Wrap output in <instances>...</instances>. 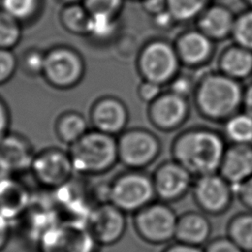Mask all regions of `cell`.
I'll list each match as a JSON object with an SVG mask.
<instances>
[{
	"label": "cell",
	"mask_w": 252,
	"mask_h": 252,
	"mask_svg": "<svg viewBox=\"0 0 252 252\" xmlns=\"http://www.w3.org/2000/svg\"><path fill=\"white\" fill-rule=\"evenodd\" d=\"M174 18L172 17V15L169 13V11L167 9L163 10L154 16V22L157 25V27L159 29H164V28L168 27V25L171 23V21Z\"/></svg>",
	"instance_id": "b9f144b4"
},
{
	"label": "cell",
	"mask_w": 252,
	"mask_h": 252,
	"mask_svg": "<svg viewBox=\"0 0 252 252\" xmlns=\"http://www.w3.org/2000/svg\"><path fill=\"white\" fill-rule=\"evenodd\" d=\"M236 41L244 48L252 49V12L242 15L233 25Z\"/></svg>",
	"instance_id": "4dcf8cb0"
},
{
	"label": "cell",
	"mask_w": 252,
	"mask_h": 252,
	"mask_svg": "<svg viewBox=\"0 0 252 252\" xmlns=\"http://www.w3.org/2000/svg\"><path fill=\"white\" fill-rule=\"evenodd\" d=\"M233 187L252 176V145L233 144L225 149L219 171Z\"/></svg>",
	"instance_id": "e0dca14e"
},
{
	"label": "cell",
	"mask_w": 252,
	"mask_h": 252,
	"mask_svg": "<svg viewBox=\"0 0 252 252\" xmlns=\"http://www.w3.org/2000/svg\"><path fill=\"white\" fill-rule=\"evenodd\" d=\"M178 49L183 60L188 63H197L208 56L211 45L205 34L192 32L180 38Z\"/></svg>",
	"instance_id": "7402d4cb"
},
{
	"label": "cell",
	"mask_w": 252,
	"mask_h": 252,
	"mask_svg": "<svg viewBox=\"0 0 252 252\" xmlns=\"http://www.w3.org/2000/svg\"><path fill=\"white\" fill-rule=\"evenodd\" d=\"M224 151L222 139L209 130L185 132L171 146L172 158L195 177L218 172Z\"/></svg>",
	"instance_id": "6da1fadb"
},
{
	"label": "cell",
	"mask_w": 252,
	"mask_h": 252,
	"mask_svg": "<svg viewBox=\"0 0 252 252\" xmlns=\"http://www.w3.org/2000/svg\"><path fill=\"white\" fill-rule=\"evenodd\" d=\"M0 9L22 24L38 12L39 0H0Z\"/></svg>",
	"instance_id": "83f0119b"
},
{
	"label": "cell",
	"mask_w": 252,
	"mask_h": 252,
	"mask_svg": "<svg viewBox=\"0 0 252 252\" xmlns=\"http://www.w3.org/2000/svg\"><path fill=\"white\" fill-rule=\"evenodd\" d=\"M12 220L0 214V251L6 247L10 240L12 234Z\"/></svg>",
	"instance_id": "74e56055"
},
{
	"label": "cell",
	"mask_w": 252,
	"mask_h": 252,
	"mask_svg": "<svg viewBox=\"0 0 252 252\" xmlns=\"http://www.w3.org/2000/svg\"><path fill=\"white\" fill-rule=\"evenodd\" d=\"M197 99L199 106L207 115L223 117L238 105L240 89L228 77L210 76L201 84Z\"/></svg>",
	"instance_id": "9c48e42d"
},
{
	"label": "cell",
	"mask_w": 252,
	"mask_h": 252,
	"mask_svg": "<svg viewBox=\"0 0 252 252\" xmlns=\"http://www.w3.org/2000/svg\"><path fill=\"white\" fill-rule=\"evenodd\" d=\"M161 252H203V247L193 246L173 240L172 242L166 244Z\"/></svg>",
	"instance_id": "ab89813d"
},
{
	"label": "cell",
	"mask_w": 252,
	"mask_h": 252,
	"mask_svg": "<svg viewBox=\"0 0 252 252\" xmlns=\"http://www.w3.org/2000/svg\"><path fill=\"white\" fill-rule=\"evenodd\" d=\"M245 104H246L248 111L250 112V115H252V87H250L246 93Z\"/></svg>",
	"instance_id": "ee69618b"
},
{
	"label": "cell",
	"mask_w": 252,
	"mask_h": 252,
	"mask_svg": "<svg viewBox=\"0 0 252 252\" xmlns=\"http://www.w3.org/2000/svg\"><path fill=\"white\" fill-rule=\"evenodd\" d=\"M3 174H4V173L2 172V169H1V167H0V177H1Z\"/></svg>",
	"instance_id": "bcb514c9"
},
{
	"label": "cell",
	"mask_w": 252,
	"mask_h": 252,
	"mask_svg": "<svg viewBox=\"0 0 252 252\" xmlns=\"http://www.w3.org/2000/svg\"><path fill=\"white\" fill-rule=\"evenodd\" d=\"M208 0H166V9L175 20L186 21L199 13Z\"/></svg>",
	"instance_id": "f546056e"
},
{
	"label": "cell",
	"mask_w": 252,
	"mask_h": 252,
	"mask_svg": "<svg viewBox=\"0 0 252 252\" xmlns=\"http://www.w3.org/2000/svg\"><path fill=\"white\" fill-rule=\"evenodd\" d=\"M118 160L129 169H146L160 155L161 145L152 132L133 128L124 130L117 138Z\"/></svg>",
	"instance_id": "8992f818"
},
{
	"label": "cell",
	"mask_w": 252,
	"mask_h": 252,
	"mask_svg": "<svg viewBox=\"0 0 252 252\" xmlns=\"http://www.w3.org/2000/svg\"><path fill=\"white\" fill-rule=\"evenodd\" d=\"M86 223L100 246L114 245L126 232V213L110 202L99 203L92 209Z\"/></svg>",
	"instance_id": "7c38bea8"
},
{
	"label": "cell",
	"mask_w": 252,
	"mask_h": 252,
	"mask_svg": "<svg viewBox=\"0 0 252 252\" xmlns=\"http://www.w3.org/2000/svg\"><path fill=\"white\" fill-rule=\"evenodd\" d=\"M69 147L74 170L84 176L104 174L119 162L117 138L95 129Z\"/></svg>",
	"instance_id": "7a4b0ae2"
},
{
	"label": "cell",
	"mask_w": 252,
	"mask_h": 252,
	"mask_svg": "<svg viewBox=\"0 0 252 252\" xmlns=\"http://www.w3.org/2000/svg\"><path fill=\"white\" fill-rule=\"evenodd\" d=\"M142 5L147 13L155 16L166 9V0H142Z\"/></svg>",
	"instance_id": "60d3db41"
},
{
	"label": "cell",
	"mask_w": 252,
	"mask_h": 252,
	"mask_svg": "<svg viewBox=\"0 0 252 252\" xmlns=\"http://www.w3.org/2000/svg\"><path fill=\"white\" fill-rule=\"evenodd\" d=\"M246 1H247V2H249V3L252 5V0H246Z\"/></svg>",
	"instance_id": "7dc6e473"
},
{
	"label": "cell",
	"mask_w": 252,
	"mask_h": 252,
	"mask_svg": "<svg viewBox=\"0 0 252 252\" xmlns=\"http://www.w3.org/2000/svg\"><path fill=\"white\" fill-rule=\"evenodd\" d=\"M128 110L125 104L113 96H104L95 101L91 110L90 120L94 129L116 136L126 130Z\"/></svg>",
	"instance_id": "9a60e30c"
},
{
	"label": "cell",
	"mask_w": 252,
	"mask_h": 252,
	"mask_svg": "<svg viewBox=\"0 0 252 252\" xmlns=\"http://www.w3.org/2000/svg\"><path fill=\"white\" fill-rule=\"evenodd\" d=\"M21 60L24 70L27 73L32 76L42 75L45 62V52L36 48H32L24 52Z\"/></svg>",
	"instance_id": "1f68e13d"
},
{
	"label": "cell",
	"mask_w": 252,
	"mask_h": 252,
	"mask_svg": "<svg viewBox=\"0 0 252 252\" xmlns=\"http://www.w3.org/2000/svg\"><path fill=\"white\" fill-rule=\"evenodd\" d=\"M225 234L244 252H252V211L232 215L226 223Z\"/></svg>",
	"instance_id": "ffe728a7"
},
{
	"label": "cell",
	"mask_w": 252,
	"mask_h": 252,
	"mask_svg": "<svg viewBox=\"0 0 252 252\" xmlns=\"http://www.w3.org/2000/svg\"><path fill=\"white\" fill-rule=\"evenodd\" d=\"M31 203L29 189L16 176L3 174L0 177V214L14 221L29 209Z\"/></svg>",
	"instance_id": "ac0fdd59"
},
{
	"label": "cell",
	"mask_w": 252,
	"mask_h": 252,
	"mask_svg": "<svg viewBox=\"0 0 252 252\" xmlns=\"http://www.w3.org/2000/svg\"><path fill=\"white\" fill-rule=\"evenodd\" d=\"M203 252H244L226 234L212 237L204 246Z\"/></svg>",
	"instance_id": "e575fe53"
},
{
	"label": "cell",
	"mask_w": 252,
	"mask_h": 252,
	"mask_svg": "<svg viewBox=\"0 0 252 252\" xmlns=\"http://www.w3.org/2000/svg\"><path fill=\"white\" fill-rule=\"evenodd\" d=\"M30 172L40 187L54 191L70 182L75 170L69 152L46 148L35 154Z\"/></svg>",
	"instance_id": "ba28073f"
},
{
	"label": "cell",
	"mask_w": 252,
	"mask_h": 252,
	"mask_svg": "<svg viewBox=\"0 0 252 252\" xmlns=\"http://www.w3.org/2000/svg\"><path fill=\"white\" fill-rule=\"evenodd\" d=\"M212 233L211 220L202 211L187 210L178 215L174 240L203 247L212 238Z\"/></svg>",
	"instance_id": "2e32d148"
},
{
	"label": "cell",
	"mask_w": 252,
	"mask_h": 252,
	"mask_svg": "<svg viewBox=\"0 0 252 252\" xmlns=\"http://www.w3.org/2000/svg\"><path fill=\"white\" fill-rule=\"evenodd\" d=\"M160 85L145 80L140 84L138 89V94L140 98L145 102H153L159 96Z\"/></svg>",
	"instance_id": "8d00e7d4"
},
{
	"label": "cell",
	"mask_w": 252,
	"mask_h": 252,
	"mask_svg": "<svg viewBox=\"0 0 252 252\" xmlns=\"http://www.w3.org/2000/svg\"><path fill=\"white\" fill-rule=\"evenodd\" d=\"M191 195L198 210L209 217L224 215L235 199L234 187L220 172L195 177Z\"/></svg>",
	"instance_id": "52a82bcc"
},
{
	"label": "cell",
	"mask_w": 252,
	"mask_h": 252,
	"mask_svg": "<svg viewBox=\"0 0 252 252\" xmlns=\"http://www.w3.org/2000/svg\"><path fill=\"white\" fill-rule=\"evenodd\" d=\"M189 89H190L189 82L186 79H183V78H179L171 84V93L181 95V96L183 94H187Z\"/></svg>",
	"instance_id": "7bdbcfd3"
},
{
	"label": "cell",
	"mask_w": 252,
	"mask_h": 252,
	"mask_svg": "<svg viewBox=\"0 0 252 252\" xmlns=\"http://www.w3.org/2000/svg\"><path fill=\"white\" fill-rule=\"evenodd\" d=\"M178 214L171 204L156 199L133 214V225L138 236L152 245H166L175 239Z\"/></svg>",
	"instance_id": "5b68a950"
},
{
	"label": "cell",
	"mask_w": 252,
	"mask_h": 252,
	"mask_svg": "<svg viewBox=\"0 0 252 252\" xmlns=\"http://www.w3.org/2000/svg\"><path fill=\"white\" fill-rule=\"evenodd\" d=\"M89 13L80 3L66 4L61 12V23L69 32L86 35V27Z\"/></svg>",
	"instance_id": "484cf974"
},
{
	"label": "cell",
	"mask_w": 252,
	"mask_h": 252,
	"mask_svg": "<svg viewBox=\"0 0 252 252\" xmlns=\"http://www.w3.org/2000/svg\"><path fill=\"white\" fill-rule=\"evenodd\" d=\"M221 68L232 77H244L252 69V54L244 48H231L221 59Z\"/></svg>",
	"instance_id": "d4e9b609"
},
{
	"label": "cell",
	"mask_w": 252,
	"mask_h": 252,
	"mask_svg": "<svg viewBox=\"0 0 252 252\" xmlns=\"http://www.w3.org/2000/svg\"><path fill=\"white\" fill-rule=\"evenodd\" d=\"M225 134L233 144H252V116L241 114L228 120Z\"/></svg>",
	"instance_id": "4316f807"
},
{
	"label": "cell",
	"mask_w": 252,
	"mask_h": 252,
	"mask_svg": "<svg viewBox=\"0 0 252 252\" xmlns=\"http://www.w3.org/2000/svg\"><path fill=\"white\" fill-rule=\"evenodd\" d=\"M157 199L177 203L191 193L195 176L173 158L160 162L152 173Z\"/></svg>",
	"instance_id": "8fae6325"
},
{
	"label": "cell",
	"mask_w": 252,
	"mask_h": 252,
	"mask_svg": "<svg viewBox=\"0 0 252 252\" xmlns=\"http://www.w3.org/2000/svg\"><path fill=\"white\" fill-rule=\"evenodd\" d=\"M10 113L9 109L4 102V100L0 97V141L10 132Z\"/></svg>",
	"instance_id": "f35d334b"
},
{
	"label": "cell",
	"mask_w": 252,
	"mask_h": 252,
	"mask_svg": "<svg viewBox=\"0 0 252 252\" xmlns=\"http://www.w3.org/2000/svg\"><path fill=\"white\" fill-rule=\"evenodd\" d=\"M84 73V60L78 51L67 46H56L45 52L42 76L51 86L72 88L80 83Z\"/></svg>",
	"instance_id": "30bf717a"
},
{
	"label": "cell",
	"mask_w": 252,
	"mask_h": 252,
	"mask_svg": "<svg viewBox=\"0 0 252 252\" xmlns=\"http://www.w3.org/2000/svg\"><path fill=\"white\" fill-rule=\"evenodd\" d=\"M89 131L85 116L75 111L61 114L55 123V134L64 144L71 146Z\"/></svg>",
	"instance_id": "44dd1931"
},
{
	"label": "cell",
	"mask_w": 252,
	"mask_h": 252,
	"mask_svg": "<svg viewBox=\"0 0 252 252\" xmlns=\"http://www.w3.org/2000/svg\"><path fill=\"white\" fill-rule=\"evenodd\" d=\"M235 198L245 210L252 211V176L234 187Z\"/></svg>",
	"instance_id": "d590c367"
},
{
	"label": "cell",
	"mask_w": 252,
	"mask_h": 252,
	"mask_svg": "<svg viewBox=\"0 0 252 252\" xmlns=\"http://www.w3.org/2000/svg\"><path fill=\"white\" fill-rule=\"evenodd\" d=\"M82 4L89 14L104 13L118 16L123 0H83Z\"/></svg>",
	"instance_id": "d6a6232c"
},
{
	"label": "cell",
	"mask_w": 252,
	"mask_h": 252,
	"mask_svg": "<svg viewBox=\"0 0 252 252\" xmlns=\"http://www.w3.org/2000/svg\"><path fill=\"white\" fill-rule=\"evenodd\" d=\"M35 152L23 135L9 132L0 141V167L7 175L17 176L31 170Z\"/></svg>",
	"instance_id": "5bb4252c"
},
{
	"label": "cell",
	"mask_w": 252,
	"mask_h": 252,
	"mask_svg": "<svg viewBox=\"0 0 252 252\" xmlns=\"http://www.w3.org/2000/svg\"><path fill=\"white\" fill-rule=\"evenodd\" d=\"M22 37L21 23L0 9V48L12 49Z\"/></svg>",
	"instance_id": "f1b7e54d"
},
{
	"label": "cell",
	"mask_w": 252,
	"mask_h": 252,
	"mask_svg": "<svg viewBox=\"0 0 252 252\" xmlns=\"http://www.w3.org/2000/svg\"><path fill=\"white\" fill-rule=\"evenodd\" d=\"M230 13L221 7H213L208 10L200 21L203 32L214 37H222L233 29Z\"/></svg>",
	"instance_id": "603a6c76"
},
{
	"label": "cell",
	"mask_w": 252,
	"mask_h": 252,
	"mask_svg": "<svg viewBox=\"0 0 252 252\" xmlns=\"http://www.w3.org/2000/svg\"><path fill=\"white\" fill-rule=\"evenodd\" d=\"M156 199L152 174L145 170L126 168L108 183L107 201L126 214H135Z\"/></svg>",
	"instance_id": "3957f363"
},
{
	"label": "cell",
	"mask_w": 252,
	"mask_h": 252,
	"mask_svg": "<svg viewBox=\"0 0 252 252\" xmlns=\"http://www.w3.org/2000/svg\"><path fill=\"white\" fill-rule=\"evenodd\" d=\"M117 26V16L104 13L89 14L86 35L99 41L106 40L114 34Z\"/></svg>",
	"instance_id": "cb8c5ba5"
},
{
	"label": "cell",
	"mask_w": 252,
	"mask_h": 252,
	"mask_svg": "<svg viewBox=\"0 0 252 252\" xmlns=\"http://www.w3.org/2000/svg\"><path fill=\"white\" fill-rule=\"evenodd\" d=\"M38 252H98L100 245L84 221L56 220L38 237Z\"/></svg>",
	"instance_id": "277c9868"
},
{
	"label": "cell",
	"mask_w": 252,
	"mask_h": 252,
	"mask_svg": "<svg viewBox=\"0 0 252 252\" xmlns=\"http://www.w3.org/2000/svg\"><path fill=\"white\" fill-rule=\"evenodd\" d=\"M185 112L186 104L182 96L169 93L151 102L150 118L158 128L170 130L181 123Z\"/></svg>",
	"instance_id": "d6986e66"
},
{
	"label": "cell",
	"mask_w": 252,
	"mask_h": 252,
	"mask_svg": "<svg viewBox=\"0 0 252 252\" xmlns=\"http://www.w3.org/2000/svg\"><path fill=\"white\" fill-rule=\"evenodd\" d=\"M62 2H64L65 4H74V3H79L82 2L83 0H61Z\"/></svg>",
	"instance_id": "f6af8a7d"
},
{
	"label": "cell",
	"mask_w": 252,
	"mask_h": 252,
	"mask_svg": "<svg viewBox=\"0 0 252 252\" xmlns=\"http://www.w3.org/2000/svg\"><path fill=\"white\" fill-rule=\"evenodd\" d=\"M18 63V59L12 49L0 48V85L5 84L13 77Z\"/></svg>",
	"instance_id": "836d02e7"
},
{
	"label": "cell",
	"mask_w": 252,
	"mask_h": 252,
	"mask_svg": "<svg viewBox=\"0 0 252 252\" xmlns=\"http://www.w3.org/2000/svg\"><path fill=\"white\" fill-rule=\"evenodd\" d=\"M177 67V58L172 47L163 41L147 44L138 59V68L144 80L161 85L168 81Z\"/></svg>",
	"instance_id": "4fadbf2b"
}]
</instances>
